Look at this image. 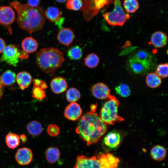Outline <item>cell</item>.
<instances>
[{
  "instance_id": "obj_33",
  "label": "cell",
  "mask_w": 168,
  "mask_h": 168,
  "mask_svg": "<svg viewBox=\"0 0 168 168\" xmlns=\"http://www.w3.org/2000/svg\"><path fill=\"white\" fill-rule=\"evenodd\" d=\"M83 5L82 0H68L66 7L69 10L77 11L80 10Z\"/></svg>"
},
{
  "instance_id": "obj_14",
  "label": "cell",
  "mask_w": 168,
  "mask_h": 168,
  "mask_svg": "<svg viewBox=\"0 0 168 168\" xmlns=\"http://www.w3.org/2000/svg\"><path fill=\"white\" fill-rule=\"evenodd\" d=\"M91 92L93 96L100 100L108 98L110 95V90L105 84L99 82L92 86Z\"/></svg>"
},
{
  "instance_id": "obj_22",
  "label": "cell",
  "mask_w": 168,
  "mask_h": 168,
  "mask_svg": "<svg viewBox=\"0 0 168 168\" xmlns=\"http://www.w3.org/2000/svg\"><path fill=\"white\" fill-rule=\"evenodd\" d=\"M166 153V149L163 146L157 145L153 147L151 151V155L154 160L161 161L165 157Z\"/></svg>"
},
{
  "instance_id": "obj_36",
  "label": "cell",
  "mask_w": 168,
  "mask_h": 168,
  "mask_svg": "<svg viewBox=\"0 0 168 168\" xmlns=\"http://www.w3.org/2000/svg\"><path fill=\"white\" fill-rule=\"evenodd\" d=\"M27 4L32 7H37L40 4V0H27Z\"/></svg>"
},
{
  "instance_id": "obj_13",
  "label": "cell",
  "mask_w": 168,
  "mask_h": 168,
  "mask_svg": "<svg viewBox=\"0 0 168 168\" xmlns=\"http://www.w3.org/2000/svg\"><path fill=\"white\" fill-rule=\"evenodd\" d=\"M82 109L78 104L75 102H71L66 108L64 113L67 119L75 121L79 119L82 114Z\"/></svg>"
},
{
  "instance_id": "obj_38",
  "label": "cell",
  "mask_w": 168,
  "mask_h": 168,
  "mask_svg": "<svg viewBox=\"0 0 168 168\" xmlns=\"http://www.w3.org/2000/svg\"><path fill=\"white\" fill-rule=\"evenodd\" d=\"M6 46L4 40L0 37V54L2 53Z\"/></svg>"
},
{
  "instance_id": "obj_32",
  "label": "cell",
  "mask_w": 168,
  "mask_h": 168,
  "mask_svg": "<svg viewBox=\"0 0 168 168\" xmlns=\"http://www.w3.org/2000/svg\"><path fill=\"white\" fill-rule=\"evenodd\" d=\"M156 73L161 78H166L168 76V64L167 63H161L157 67Z\"/></svg>"
},
{
  "instance_id": "obj_23",
  "label": "cell",
  "mask_w": 168,
  "mask_h": 168,
  "mask_svg": "<svg viewBox=\"0 0 168 168\" xmlns=\"http://www.w3.org/2000/svg\"><path fill=\"white\" fill-rule=\"evenodd\" d=\"M45 155L47 161L50 164H53L57 162L59 159L60 152L58 148L51 147L46 150Z\"/></svg>"
},
{
  "instance_id": "obj_18",
  "label": "cell",
  "mask_w": 168,
  "mask_h": 168,
  "mask_svg": "<svg viewBox=\"0 0 168 168\" xmlns=\"http://www.w3.org/2000/svg\"><path fill=\"white\" fill-rule=\"evenodd\" d=\"M44 16L49 21L53 22L59 21L62 17V13L60 10L55 6L47 8L44 11Z\"/></svg>"
},
{
  "instance_id": "obj_37",
  "label": "cell",
  "mask_w": 168,
  "mask_h": 168,
  "mask_svg": "<svg viewBox=\"0 0 168 168\" xmlns=\"http://www.w3.org/2000/svg\"><path fill=\"white\" fill-rule=\"evenodd\" d=\"M43 81L38 79H34L32 82L34 84V87H40Z\"/></svg>"
},
{
  "instance_id": "obj_16",
  "label": "cell",
  "mask_w": 168,
  "mask_h": 168,
  "mask_svg": "<svg viewBox=\"0 0 168 168\" xmlns=\"http://www.w3.org/2000/svg\"><path fill=\"white\" fill-rule=\"evenodd\" d=\"M52 90L57 94L62 93L66 91L68 87L67 83L64 78L58 77L54 78L50 82Z\"/></svg>"
},
{
  "instance_id": "obj_3",
  "label": "cell",
  "mask_w": 168,
  "mask_h": 168,
  "mask_svg": "<svg viewBox=\"0 0 168 168\" xmlns=\"http://www.w3.org/2000/svg\"><path fill=\"white\" fill-rule=\"evenodd\" d=\"M63 53L53 47L43 48L35 54V62L39 68L46 74L59 68L64 61Z\"/></svg>"
},
{
  "instance_id": "obj_4",
  "label": "cell",
  "mask_w": 168,
  "mask_h": 168,
  "mask_svg": "<svg viewBox=\"0 0 168 168\" xmlns=\"http://www.w3.org/2000/svg\"><path fill=\"white\" fill-rule=\"evenodd\" d=\"M108 98L100 110V117L107 125H113L116 122L124 121L123 118L118 113L119 101L110 94Z\"/></svg>"
},
{
  "instance_id": "obj_5",
  "label": "cell",
  "mask_w": 168,
  "mask_h": 168,
  "mask_svg": "<svg viewBox=\"0 0 168 168\" xmlns=\"http://www.w3.org/2000/svg\"><path fill=\"white\" fill-rule=\"evenodd\" d=\"M104 16L109 24L122 26L129 18V15L123 9L120 0H114V9L111 12L105 13Z\"/></svg>"
},
{
  "instance_id": "obj_26",
  "label": "cell",
  "mask_w": 168,
  "mask_h": 168,
  "mask_svg": "<svg viewBox=\"0 0 168 168\" xmlns=\"http://www.w3.org/2000/svg\"><path fill=\"white\" fill-rule=\"evenodd\" d=\"M100 59L96 54L91 53L88 54L84 58L85 65L91 68L96 67L100 63Z\"/></svg>"
},
{
  "instance_id": "obj_8",
  "label": "cell",
  "mask_w": 168,
  "mask_h": 168,
  "mask_svg": "<svg viewBox=\"0 0 168 168\" xmlns=\"http://www.w3.org/2000/svg\"><path fill=\"white\" fill-rule=\"evenodd\" d=\"M152 61L138 59L133 57L129 61V66L134 72L137 74L145 73L150 68Z\"/></svg>"
},
{
  "instance_id": "obj_24",
  "label": "cell",
  "mask_w": 168,
  "mask_h": 168,
  "mask_svg": "<svg viewBox=\"0 0 168 168\" xmlns=\"http://www.w3.org/2000/svg\"><path fill=\"white\" fill-rule=\"evenodd\" d=\"M26 129L28 133L34 137L38 136L42 131L41 124L36 120H33L28 124Z\"/></svg>"
},
{
  "instance_id": "obj_31",
  "label": "cell",
  "mask_w": 168,
  "mask_h": 168,
  "mask_svg": "<svg viewBox=\"0 0 168 168\" xmlns=\"http://www.w3.org/2000/svg\"><path fill=\"white\" fill-rule=\"evenodd\" d=\"M115 90L116 93L123 97H128L131 93L129 86L125 83H121L115 87Z\"/></svg>"
},
{
  "instance_id": "obj_25",
  "label": "cell",
  "mask_w": 168,
  "mask_h": 168,
  "mask_svg": "<svg viewBox=\"0 0 168 168\" xmlns=\"http://www.w3.org/2000/svg\"><path fill=\"white\" fill-rule=\"evenodd\" d=\"M16 75L13 71L7 70L4 72L1 77L2 82L4 85L11 86L15 82Z\"/></svg>"
},
{
  "instance_id": "obj_43",
  "label": "cell",
  "mask_w": 168,
  "mask_h": 168,
  "mask_svg": "<svg viewBox=\"0 0 168 168\" xmlns=\"http://www.w3.org/2000/svg\"><path fill=\"white\" fill-rule=\"evenodd\" d=\"M58 2L59 3H64L67 2L68 0H55Z\"/></svg>"
},
{
  "instance_id": "obj_7",
  "label": "cell",
  "mask_w": 168,
  "mask_h": 168,
  "mask_svg": "<svg viewBox=\"0 0 168 168\" xmlns=\"http://www.w3.org/2000/svg\"><path fill=\"white\" fill-rule=\"evenodd\" d=\"M74 168H101L99 161L96 156L87 157L83 155L77 156Z\"/></svg>"
},
{
  "instance_id": "obj_41",
  "label": "cell",
  "mask_w": 168,
  "mask_h": 168,
  "mask_svg": "<svg viewBox=\"0 0 168 168\" xmlns=\"http://www.w3.org/2000/svg\"><path fill=\"white\" fill-rule=\"evenodd\" d=\"M40 87L44 90L47 88V85L45 82L43 81Z\"/></svg>"
},
{
  "instance_id": "obj_20",
  "label": "cell",
  "mask_w": 168,
  "mask_h": 168,
  "mask_svg": "<svg viewBox=\"0 0 168 168\" xmlns=\"http://www.w3.org/2000/svg\"><path fill=\"white\" fill-rule=\"evenodd\" d=\"M22 48L26 53H31L35 52L38 47L36 40L31 37L25 38L21 44Z\"/></svg>"
},
{
  "instance_id": "obj_21",
  "label": "cell",
  "mask_w": 168,
  "mask_h": 168,
  "mask_svg": "<svg viewBox=\"0 0 168 168\" xmlns=\"http://www.w3.org/2000/svg\"><path fill=\"white\" fill-rule=\"evenodd\" d=\"M146 82L149 87L156 88L161 85V78L156 72L149 73L146 76Z\"/></svg>"
},
{
  "instance_id": "obj_9",
  "label": "cell",
  "mask_w": 168,
  "mask_h": 168,
  "mask_svg": "<svg viewBox=\"0 0 168 168\" xmlns=\"http://www.w3.org/2000/svg\"><path fill=\"white\" fill-rule=\"evenodd\" d=\"M97 158L101 168H117L119 162V158L109 153L98 155Z\"/></svg>"
},
{
  "instance_id": "obj_1",
  "label": "cell",
  "mask_w": 168,
  "mask_h": 168,
  "mask_svg": "<svg viewBox=\"0 0 168 168\" xmlns=\"http://www.w3.org/2000/svg\"><path fill=\"white\" fill-rule=\"evenodd\" d=\"M107 125L96 112L89 111L79 119L76 129L80 138L89 146L96 143L106 132Z\"/></svg>"
},
{
  "instance_id": "obj_27",
  "label": "cell",
  "mask_w": 168,
  "mask_h": 168,
  "mask_svg": "<svg viewBox=\"0 0 168 168\" xmlns=\"http://www.w3.org/2000/svg\"><path fill=\"white\" fill-rule=\"evenodd\" d=\"M5 141L7 147L13 149L19 145L20 138L15 133H10L6 136Z\"/></svg>"
},
{
  "instance_id": "obj_12",
  "label": "cell",
  "mask_w": 168,
  "mask_h": 168,
  "mask_svg": "<svg viewBox=\"0 0 168 168\" xmlns=\"http://www.w3.org/2000/svg\"><path fill=\"white\" fill-rule=\"evenodd\" d=\"M75 37L73 31L69 28H63L58 32L57 38L59 44L68 46L73 42Z\"/></svg>"
},
{
  "instance_id": "obj_2",
  "label": "cell",
  "mask_w": 168,
  "mask_h": 168,
  "mask_svg": "<svg viewBox=\"0 0 168 168\" xmlns=\"http://www.w3.org/2000/svg\"><path fill=\"white\" fill-rule=\"evenodd\" d=\"M10 5L16 12V21L21 28L31 34L43 28L45 19L42 7H32L17 1L12 2Z\"/></svg>"
},
{
  "instance_id": "obj_34",
  "label": "cell",
  "mask_w": 168,
  "mask_h": 168,
  "mask_svg": "<svg viewBox=\"0 0 168 168\" xmlns=\"http://www.w3.org/2000/svg\"><path fill=\"white\" fill-rule=\"evenodd\" d=\"M32 94L33 98L40 100H43L46 96L44 90L39 87H34Z\"/></svg>"
},
{
  "instance_id": "obj_19",
  "label": "cell",
  "mask_w": 168,
  "mask_h": 168,
  "mask_svg": "<svg viewBox=\"0 0 168 168\" xmlns=\"http://www.w3.org/2000/svg\"><path fill=\"white\" fill-rule=\"evenodd\" d=\"M16 79L21 89L24 90L30 86L32 81V78L29 73L22 71L17 74Z\"/></svg>"
},
{
  "instance_id": "obj_28",
  "label": "cell",
  "mask_w": 168,
  "mask_h": 168,
  "mask_svg": "<svg viewBox=\"0 0 168 168\" xmlns=\"http://www.w3.org/2000/svg\"><path fill=\"white\" fill-rule=\"evenodd\" d=\"M67 54L69 58L71 60H79L82 57V49L79 46H74L69 49Z\"/></svg>"
},
{
  "instance_id": "obj_11",
  "label": "cell",
  "mask_w": 168,
  "mask_h": 168,
  "mask_svg": "<svg viewBox=\"0 0 168 168\" xmlns=\"http://www.w3.org/2000/svg\"><path fill=\"white\" fill-rule=\"evenodd\" d=\"M33 157L32 151L27 147H23L19 149L15 155V159L16 162L21 166L29 164L32 161Z\"/></svg>"
},
{
  "instance_id": "obj_29",
  "label": "cell",
  "mask_w": 168,
  "mask_h": 168,
  "mask_svg": "<svg viewBox=\"0 0 168 168\" xmlns=\"http://www.w3.org/2000/svg\"><path fill=\"white\" fill-rule=\"evenodd\" d=\"M81 94L80 91L76 88L71 87L69 88L66 93V98L69 102H75L80 98Z\"/></svg>"
},
{
  "instance_id": "obj_30",
  "label": "cell",
  "mask_w": 168,
  "mask_h": 168,
  "mask_svg": "<svg viewBox=\"0 0 168 168\" xmlns=\"http://www.w3.org/2000/svg\"><path fill=\"white\" fill-rule=\"evenodd\" d=\"M124 7L127 13H133L139 8V3L137 0H124Z\"/></svg>"
},
{
  "instance_id": "obj_10",
  "label": "cell",
  "mask_w": 168,
  "mask_h": 168,
  "mask_svg": "<svg viewBox=\"0 0 168 168\" xmlns=\"http://www.w3.org/2000/svg\"><path fill=\"white\" fill-rule=\"evenodd\" d=\"M15 14L12 8L9 6L0 7V25L8 26L14 21Z\"/></svg>"
},
{
  "instance_id": "obj_6",
  "label": "cell",
  "mask_w": 168,
  "mask_h": 168,
  "mask_svg": "<svg viewBox=\"0 0 168 168\" xmlns=\"http://www.w3.org/2000/svg\"><path fill=\"white\" fill-rule=\"evenodd\" d=\"M1 57L2 61L8 64L16 67L21 58V54L17 47L14 45H9L6 46Z\"/></svg>"
},
{
  "instance_id": "obj_39",
  "label": "cell",
  "mask_w": 168,
  "mask_h": 168,
  "mask_svg": "<svg viewBox=\"0 0 168 168\" xmlns=\"http://www.w3.org/2000/svg\"><path fill=\"white\" fill-rule=\"evenodd\" d=\"M4 91V85L2 83L0 77V99L1 98Z\"/></svg>"
},
{
  "instance_id": "obj_40",
  "label": "cell",
  "mask_w": 168,
  "mask_h": 168,
  "mask_svg": "<svg viewBox=\"0 0 168 168\" xmlns=\"http://www.w3.org/2000/svg\"><path fill=\"white\" fill-rule=\"evenodd\" d=\"M20 139L21 142L23 143H25L27 140V138L26 136L24 134H21L20 136Z\"/></svg>"
},
{
  "instance_id": "obj_15",
  "label": "cell",
  "mask_w": 168,
  "mask_h": 168,
  "mask_svg": "<svg viewBox=\"0 0 168 168\" xmlns=\"http://www.w3.org/2000/svg\"><path fill=\"white\" fill-rule=\"evenodd\" d=\"M121 140L120 134L115 131L109 133L104 138L103 143L110 149H114L118 147Z\"/></svg>"
},
{
  "instance_id": "obj_17",
  "label": "cell",
  "mask_w": 168,
  "mask_h": 168,
  "mask_svg": "<svg viewBox=\"0 0 168 168\" xmlns=\"http://www.w3.org/2000/svg\"><path fill=\"white\" fill-rule=\"evenodd\" d=\"M167 37L163 32L156 31L152 35L151 42L155 47L161 48L165 46L167 42Z\"/></svg>"
},
{
  "instance_id": "obj_42",
  "label": "cell",
  "mask_w": 168,
  "mask_h": 168,
  "mask_svg": "<svg viewBox=\"0 0 168 168\" xmlns=\"http://www.w3.org/2000/svg\"><path fill=\"white\" fill-rule=\"evenodd\" d=\"M97 107V105L96 104L91 105L90 107L91 111L92 112H96Z\"/></svg>"
},
{
  "instance_id": "obj_35",
  "label": "cell",
  "mask_w": 168,
  "mask_h": 168,
  "mask_svg": "<svg viewBox=\"0 0 168 168\" xmlns=\"http://www.w3.org/2000/svg\"><path fill=\"white\" fill-rule=\"evenodd\" d=\"M47 132L48 134L52 137H56L59 133V127L55 124H50L48 127Z\"/></svg>"
}]
</instances>
